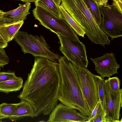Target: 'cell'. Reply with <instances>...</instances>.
I'll return each mask as SVG.
<instances>
[{"label":"cell","mask_w":122,"mask_h":122,"mask_svg":"<svg viewBox=\"0 0 122 122\" xmlns=\"http://www.w3.org/2000/svg\"><path fill=\"white\" fill-rule=\"evenodd\" d=\"M30 72L17 97L28 102L34 117L50 113L57 104L61 84L59 64L45 57H35Z\"/></svg>","instance_id":"6da1fadb"},{"label":"cell","mask_w":122,"mask_h":122,"mask_svg":"<svg viewBox=\"0 0 122 122\" xmlns=\"http://www.w3.org/2000/svg\"><path fill=\"white\" fill-rule=\"evenodd\" d=\"M61 84L58 100L65 106L76 110L83 115L90 117L89 110L83 94L77 69L65 56L58 60Z\"/></svg>","instance_id":"7a4b0ae2"},{"label":"cell","mask_w":122,"mask_h":122,"mask_svg":"<svg viewBox=\"0 0 122 122\" xmlns=\"http://www.w3.org/2000/svg\"><path fill=\"white\" fill-rule=\"evenodd\" d=\"M61 5L81 26L93 43L103 46L110 44L84 0H61Z\"/></svg>","instance_id":"3957f363"},{"label":"cell","mask_w":122,"mask_h":122,"mask_svg":"<svg viewBox=\"0 0 122 122\" xmlns=\"http://www.w3.org/2000/svg\"><path fill=\"white\" fill-rule=\"evenodd\" d=\"M14 39L24 54L30 53L35 57H44L56 62L60 57L50 50L49 45L42 35L29 34L26 32L19 30Z\"/></svg>","instance_id":"277c9868"},{"label":"cell","mask_w":122,"mask_h":122,"mask_svg":"<svg viewBox=\"0 0 122 122\" xmlns=\"http://www.w3.org/2000/svg\"><path fill=\"white\" fill-rule=\"evenodd\" d=\"M32 11L35 19L51 31L71 40L79 41L76 32L63 18H58L38 6H36Z\"/></svg>","instance_id":"5b68a950"},{"label":"cell","mask_w":122,"mask_h":122,"mask_svg":"<svg viewBox=\"0 0 122 122\" xmlns=\"http://www.w3.org/2000/svg\"><path fill=\"white\" fill-rule=\"evenodd\" d=\"M57 35L61 45L59 49L64 56L76 67L87 68L88 62L84 44L79 40L72 41L62 36Z\"/></svg>","instance_id":"8992f818"},{"label":"cell","mask_w":122,"mask_h":122,"mask_svg":"<svg viewBox=\"0 0 122 122\" xmlns=\"http://www.w3.org/2000/svg\"><path fill=\"white\" fill-rule=\"evenodd\" d=\"M81 91L89 110L92 113L99 101L94 75L86 68L76 67Z\"/></svg>","instance_id":"52a82bcc"},{"label":"cell","mask_w":122,"mask_h":122,"mask_svg":"<svg viewBox=\"0 0 122 122\" xmlns=\"http://www.w3.org/2000/svg\"><path fill=\"white\" fill-rule=\"evenodd\" d=\"M103 88L105 94V114L106 122H120V109L122 107V89L117 91L112 89L107 79Z\"/></svg>","instance_id":"ba28073f"},{"label":"cell","mask_w":122,"mask_h":122,"mask_svg":"<svg viewBox=\"0 0 122 122\" xmlns=\"http://www.w3.org/2000/svg\"><path fill=\"white\" fill-rule=\"evenodd\" d=\"M50 114L47 122H88L89 118L61 103L57 104Z\"/></svg>","instance_id":"9c48e42d"},{"label":"cell","mask_w":122,"mask_h":122,"mask_svg":"<svg viewBox=\"0 0 122 122\" xmlns=\"http://www.w3.org/2000/svg\"><path fill=\"white\" fill-rule=\"evenodd\" d=\"M90 58L94 64L95 71L102 78H109L118 73L117 70L120 66L113 53H106L100 57Z\"/></svg>","instance_id":"30bf717a"},{"label":"cell","mask_w":122,"mask_h":122,"mask_svg":"<svg viewBox=\"0 0 122 122\" xmlns=\"http://www.w3.org/2000/svg\"><path fill=\"white\" fill-rule=\"evenodd\" d=\"M100 27L112 39L122 36V16L115 13L102 15Z\"/></svg>","instance_id":"8fae6325"},{"label":"cell","mask_w":122,"mask_h":122,"mask_svg":"<svg viewBox=\"0 0 122 122\" xmlns=\"http://www.w3.org/2000/svg\"><path fill=\"white\" fill-rule=\"evenodd\" d=\"M24 22L23 21L0 23V36L5 41L9 42L14 39Z\"/></svg>","instance_id":"7c38bea8"},{"label":"cell","mask_w":122,"mask_h":122,"mask_svg":"<svg viewBox=\"0 0 122 122\" xmlns=\"http://www.w3.org/2000/svg\"><path fill=\"white\" fill-rule=\"evenodd\" d=\"M34 114V109L30 103L26 100H21L14 114L9 118V120L14 121L25 117L33 118Z\"/></svg>","instance_id":"4fadbf2b"},{"label":"cell","mask_w":122,"mask_h":122,"mask_svg":"<svg viewBox=\"0 0 122 122\" xmlns=\"http://www.w3.org/2000/svg\"><path fill=\"white\" fill-rule=\"evenodd\" d=\"M19 5L16 9L4 12V15L12 19L14 22L24 21L27 15L30 14L29 10L31 7V3L26 2L24 4H20Z\"/></svg>","instance_id":"5bb4252c"},{"label":"cell","mask_w":122,"mask_h":122,"mask_svg":"<svg viewBox=\"0 0 122 122\" xmlns=\"http://www.w3.org/2000/svg\"><path fill=\"white\" fill-rule=\"evenodd\" d=\"M23 79L16 76L9 80L0 82V92L8 94L19 90L23 86Z\"/></svg>","instance_id":"9a60e30c"},{"label":"cell","mask_w":122,"mask_h":122,"mask_svg":"<svg viewBox=\"0 0 122 122\" xmlns=\"http://www.w3.org/2000/svg\"><path fill=\"white\" fill-rule=\"evenodd\" d=\"M34 4L36 6L44 9L57 17L63 18L60 12L59 6H57L53 0H36Z\"/></svg>","instance_id":"2e32d148"},{"label":"cell","mask_w":122,"mask_h":122,"mask_svg":"<svg viewBox=\"0 0 122 122\" xmlns=\"http://www.w3.org/2000/svg\"><path fill=\"white\" fill-rule=\"evenodd\" d=\"M59 8L62 17L76 32L78 35L84 37L85 33L81 26L74 20L60 5Z\"/></svg>","instance_id":"e0dca14e"},{"label":"cell","mask_w":122,"mask_h":122,"mask_svg":"<svg viewBox=\"0 0 122 122\" xmlns=\"http://www.w3.org/2000/svg\"><path fill=\"white\" fill-rule=\"evenodd\" d=\"M98 25H101L102 17L100 7L92 0H84Z\"/></svg>","instance_id":"ac0fdd59"},{"label":"cell","mask_w":122,"mask_h":122,"mask_svg":"<svg viewBox=\"0 0 122 122\" xmlns=\"http://www.w3.org/2000/svg\"><path fill=\"white\" fill-rule=\"evenodd\" d=\"M18 103L9 104L3 103L0 104L1 119L9 118L14 114Z\"/></svg>","instance_id":"d6986e66"},{"label":"cell","mask_w":122,"mask_h":122,"mask_svg":"<svg viewBox=\"0 0 122 122\" xmlns=\"http://www.w3.org/2000/svg\"><path fill=\"white\" fill-rule=\"evenodd\" d=\"M94 77L97 87L99 100L103 111L105 114V103L103 85L105 80L98 75H94Z\"/></svg>","instance_id":"ffe728a7"},{"label":"cell","mask_w":122,"mask_h":122,"mask_svg":"<svg viewBox=\"0 0 122 122\" xmlns=\"http://www.w3.org/2000/svg\"><path fill=\"white\" fill-rule=\"evenodd\" d=\"M89 122H106L105 114L101 104L95 116Z\"/></svg>","instance_id":"44dd1931"},{"label":"cell","mask_w":122,"mask_h":122,"mask_svg":"<svg viewBox=\"0 0 122 122\" xmlns=\"http://www.w3.org/2000/svg\"><path fill=\"white\" fill-rule=\"evenodd\" d=\"M107 80L110 86L113 90L117 91L120 88V81L117 77H109Z\"/></svg>","instance_id":"7402d4cb"},{"label":"cell","mask_w":122,"mask_h":122,"mask_svg":"<svg viewBox=\"0 0 122 122\" xmlns=\"http://www.w3.org/2000/svg\"><path fill=\"white\" fill-rule=\"evenodd\" d=\"M10 60L5 50L0 47V70L1 67L9 63Z\"/></svg>","instance_id":"603a6c76"},{"label":"cell","mask_w":122,"mask_h":122,"mask_svg":"<svg viewBox=\"0 0 122 122\" xmlns=\"http://www.w3.org/2000/svg\"><path fill=\"white\" fill-rule=\"evenodd\" d=\"M16 76L14 71L0 72V82L12 79Z\"/></svg>","instance_id":"cb8c5ba5"},{"label":"cell","mask_w":122,"mask_h":122,"mask_svg":"<svg viewBox=\"0 0 122 122\" xmlns=\"http://www.w3.org/2000/svg\"><path fill=\"white\" fill-rule=\"evenodd\" d=\"M112 5L119 12L122 14V0H112Z\"/></svg>","instance_id":"d4e9b609"},{"label":"cell","mask_w":122,"mask_h":122,"mask_svg":"<svg viewBox=\"0 0 122 122\" xmlns=\"http://www.w3.org/2000/svg\"><path fill=\"white\" fill-rule=\"evenodd\" d=\"M99 7L102 6L110 8L111 6L108 3V0H92Z\"/></svg>","instance_id":"484cf974"},{"label":"cell","mask_w":122,"mask_h":122,"mask_svg":"<svg viewBox=\"0 0 122 122\" xmlns=\"http://www.w3.org/2000/svg\"><path fill=\"white\" fill-rule=\"evenodd\" d=\"M8 43L0 36V47L4 49L8 46Z\"/></svg>","instance_id":"4316f807"},{"label":"cell","mask_w":122,"mask_h":122,"mask_svg":"<svg viewBox=\"0 0 122 122\" xmlns=\"http://www.w3.org/2000/svg\"><path fill=\"white\" fill-rule=\"evenodd\" d=\"M56 5L58 6H59L60 5V4L61 0H53Z\"/></svg>","instance_id":"83f0119b"},{"label":"cell","mask_w":122,"mask_h":122,"mask_svg":"<svg viewBox=\"0 0 122 122\" xmlns=\"http://www.w3.org/2000/svg\"><path fill=\"white\" fill-rule=\"evenodd\" d=\"M22 1L23 2H35L36 0H18Z\"/></svg>","instance_id":"f1b7e54d"},{"label":"cell","mask_w":122,"mask_h":122,"mask_svg":"<svg viewBox=\"0 0 122 122\" xmlns=\"http://www.w3.org/2000/svg\"><path fill=\"white\" fill-rule=\"evenodd\" d=\"M4 11L1 10H0V17H3L5 16L4 15Z\"/></svg>","instance_id":"f546056e"},{"label":"cell","mask_w":122,"mask_h":122,"mask_svg":"<svg viewBox=\"0 0 122 122\" xmlns=\"http://www.w3.org/2000/svg\"><path fill=\"white\" fill-rule=\"evenodd\" d=\"M1 119V117H0V120Z\"/></svg>","instance_id":"4dcf8cb0"},{"label":"cell","mask_w":122,"mask_h":122,"mask_svg":"<svg viewBox=\"0 0 122 122\" xmlns=\"http://www.w3.org/2000/svg\"><path fill=\"white\" fill-rule=\"evenodd\" d=\"M2 121H1V120H0V122H2Z\"/></svg>","instance_id":"1f68e13d"}]
</instances>
